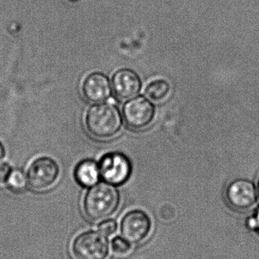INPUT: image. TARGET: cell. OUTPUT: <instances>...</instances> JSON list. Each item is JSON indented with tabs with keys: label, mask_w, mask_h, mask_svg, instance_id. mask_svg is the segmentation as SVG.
Returning a JSON list of instances; mask_svg holds the SVG:
<instances>
[{
	"label": "cell",
	"mask_w": 259,
	"mask_h": 259,
	"mask_svg": "<svg viewBox=\"0 0 259 259\" xmlns=\"http://www.w3.org/2000/svg\"><path fill=\"white\" fill-rule=\"evenodd\" d=\"M111 250L117 256H126L130 253L132 249V245L124 237H114L111 240Z\"/></svg>",
	"instance_id": "cell-14"
},
{
	"label": "cell",
	"mask_w": 259,
	"mask_h": 259,
	"mask_svg": "<svg viewBox=\"0 0 259 259\" xmlns=\"http://www.w3.org/2000/svg\"><path fill=\"white\" fill-rule=\"evenodd\" d=\"M5 154H6V151H5L4 146H3V143L0 142V161L4 158Z\"/></svg>",
	"instance_id": "cell-18"
},
{
	"label": "cell",
	"mask_w": 259,
	"mask_h": 259,
	"mask_svg": "<svg viewBox=\"0 0 259 259\" xmlns=\"http://www.w3.org/2000/svg\"><path fill=\"white\" fill-rule=\"evenodd\" d=\"M100 176L98 164L93 160H84L75 169V178L83 187L94 186L98 182Z\"/></svg>",
	"instance_id": "cell-11"
},
{
	"label": "cell",
	"mask_w": 259,
	"mask_h": 259,
	"mask_svg": "<svg viewBox=\"0 0 259 259\" xmlns=\"http://www.w3.org/2000/svg\"><path fill=\"white\" fill-rule=\"evenodd\" d=\"M257 187H258V194H259V177L258 179V183H257Z\"/></svg>",
	"instance_id": "cell-19"
},
{
	"label": "cell",
	"mask_w": 259,
	"mask_h": 259,
	"mask_svg": "<svg viewBox=\"0 0 259 259\" xmlns=\"http://www.w3.org/2000/svg\"><path fill=\"white\" fill-rule=\"evenodd\" d=\"M100 176L103 181L114 186L127 182L132 175V164L127 155L120 152L105 154L99 162Z\"/></svg>",
	"instance_id": "cell-5"
},
{
	"label": "cell",
	"mask_w": 259,
	"mask_h": 259,
	"mask_svg": "<svg viewBox=\"0 0 259 259\" xmlns=\"http://www.w3.org/2000/svg\"><path fill=\"white\" fill-rule=\"evenodd\" d=\"M153 223L149 214L141 209H132L123 216L120 222L122 236L132 245H139L152 234Z\"/></svg>",
	"instance_id": "cell-4"
},
{
	"label": "cell",
	"mask_w": 259,
	"mask_h": 259,
	"mask_svg": "<svg viewBox=\"0 0 259 259\" xmlns=\"http://www.w3.org/2000/svg\"><path fill=\"white\" fill-rule=\"evenodd\" d=\"M12 167L7 163H0V186L7 184Z\"/></svg>",
	"instance_id": "cell-17"
},
{
	"label": "cell",
	"mask_w": 259,
	"mask_h": 259,
	"mask_svg": "<svg viewBox=\"0 0 259 259\" xmlns=\"http://www.w3.org/2000/svg\"><path fill=\"white\" fill-rule=\"evenodd\" d=\"M123 124L120 109L112 103L91 106L85 116L87 130L99 140H109L116 137L121 131Z\"/></svg>",
	"instance_id": "cell-2"
},
{
	"label": "cell",
	"mask_w": 259,
	"mask_h": 259,
	"mask_svg": "<svg viewBox=\"0 0 259 259\" xmlns=\"http://www.w3.org/2000/svg\"><path fill=\"white\" fill-rule=\"evenodd\" d=\"M227 203L237 211H247L255 206L258 193L255 184L246 178H237L227 186L225 192Z\"/></svg>",
	"instance_id": "cell-6"
},
{
	"label": "cell",
	"mask_w": 259,
	"mask_h": 259,
	"mask_svg": "<svg viewBox=\"0 0 259 259\" xmlns=\"http://www.w3.org/2000/svg\"><path fill=\"white\" fill-rule=\"evenodd\" d=\"M82 92L90 103H102L110 97L112 85L107 76L103 73H91L84 80Z\"/></svg>",
	"instance_id": "cell-10"
},
{
	"label": "cell",
	"mask_w": 259,
	"mask_h": 259,
	"mask_svg": "<svg viewBox=\"0 0 259 259\" xmlns=\"http://www.w3.org/2000/svg\"><path fill=\"white\" fill-rule=\"evenodd\" d=\"M118 225L114 219H105L98 225V231L106 237H110L117 232Z\"/></svg>",
	"instance_id": "cell-15"
},
{
	"label": "cell",
	"mask_w": 259,
	"mask_h": 259,
	"mask_svg": "<svg viewBox=\"0 0 259 259\" xmlns=\"http://www.w3.org/2000/svg\"><path fill=\"white\" fill-rule=\"evenodd\" d=\"M59 176L57 163L50 157L34 160L27 170V185L34 191H44L51 188Z\"/></svg>",
	"instance_id": "cell-7"
},
{
	"label": "cell",
	"mask_w": 259,
	"mask_h": 259,
	"mask_svg": "<svg viewBox=\"0 0 259 259\" xmlns=\"http://www.w3.org/2000/svg\"><path fill=\"white\" fill-rule=\"evenodd\" d=\"M120 205V194L117 187L108 183L94 184L84 199V211L90 220L99 222L108 219Z\"/></svg>",
	"instance_id": "cell-1"
},
{
	"label": "cell",
	"mask_w": 259,
	"mask_h": 259,
	"mask_svg": "<svg viewBox=\"0 0 259 259\" xmlns=\"http://www.w3.org/2000/svg\"><path fill=\"white\" fill-rule=\"evenodd\" d=\"M246 227L248 229L255 231L259 236V207L253 216L246 219Z\"/></svg>",
	"instance_id": "cell-16"
},
{
	"label": "cell",
	"mask_w": 259,
	"mask_h": 259,
	"mask_svg": "<svg viewBox=\"0 0 259 259\" xmlns=\"http://www.w3.org/2000/svg\"><path fill=\"white\" fill-rule=\"evenodd\" d=\"M141 78L134 70L124 68L117 70L112 77V89L122 100H129L136 97L141 90Z\"/></svg>",
	"instance_id": "cell-9"
},
{
	"label": "cell",
	"mask_w": 259,
	"mask_h": 259,
	"mask_svg": "<svg viewBox=\"0 0 259 259\" xmlns=\"http://www.w3.org/2000/svg\"><path fill=\"white\" fill-rule=\"evenodd\" d=\"M171 93V85L164 78H155L149 82L144 89L146 97L154 103L165 101Z\"/></svg>",
	"instance_id": "cell-12"
},
{
	"label": "cell",
	"mask_w": 259,
	"mask_h": 259,
	"mask_svg": "<svg viewBox=\"0 0 259 259\" xmlns=\"http://www.w3.org/2000/svg\"><path fill=\"white\" fill-rule=\"evenodd\" d=\"M8 186L11 190L19 192L25 190L27 186V177L21 170H12L9 175L7 182Z\"/></svg>",
	"instance_id": "cell-13"
},
{
	"label": "cell",
	"mask_w": 259,
	"mask_h": 259,
	"mask_svg": "<svg viewBox=\"0 0 259 259\" xmlns=\"http://www.w3.org/2000/svg\"><path fill=\"white\" fill-rule=\"evenodd\" d=\"M155 116V105L145 97H134L123 105V117L131 129L146 128L152 124Z\"/></svg>",
	"instance_id": "cell-8"
},
{
	"label": "cell",
	"mask_w": 259,
	"mask_h": 259,
	"mask_svg": "<svg viewBox=\"0 0 259 259\" xmlns=\"http://www.w3.org/2000/svg\"><path fill=\"white\" fill-rule=\"evenodd\" d=\"M74 259H108L109 244L106 236L94 231L78 235L71 243Z\"/></svg>",
	"instance_id": "cell-3"
}]
</instances>
